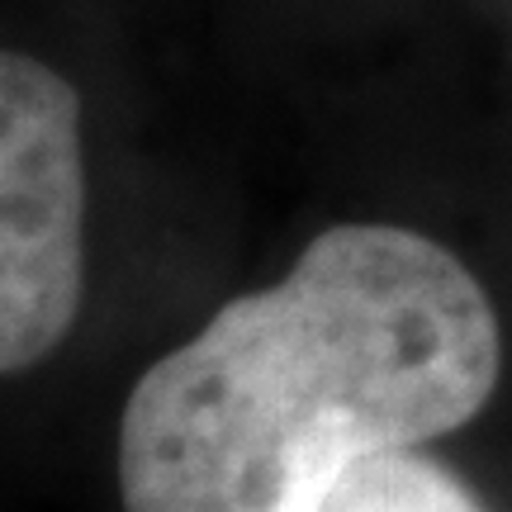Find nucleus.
Here are the masks:
<instances>
[{"label":"nucleus","instance_id":"3","mask_svg":"<svg viewBox=\"0 0 512 512\" xmlns=\"http://www.w3.org/2000/svg\"><path fill=\"white\" fill-rule=\"evenodd\" d=\"M318 512H484L479 494L418 446L356 460Z\"/></svg>","mask_w":512,"mask_h":512},{"label":"nucleus","instance_id":"1","mask_svg":"<svg viewBox=\"0 0 512 512\" xmlns=\"http://www.w3.org/2000/svg\"><path fill=\"white\" fill-rule=\"evenodd\" d=\"M498 313L456 252L337 223L138 375L124 512H318L356 460L427 446L498 389Z\"/></svg>","mask_w":512,"mask_h":512},{"label":"nucleus","instance_id":"2","mask_svg":"<svg viewBox=\"0 0 512 512\" xmlns=\"http://www.w3.org/2000/svg\"><path fill=\"white\" fill-rule=\"evenodd\" d=\"M86 294L81 95L48 62L0 48V375L53 356Z\"/></svg>","mask_w":512,"mask_h":512}]
</instances>
